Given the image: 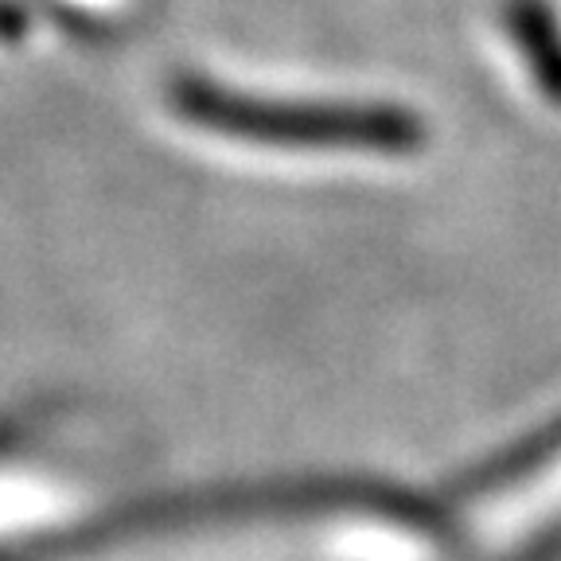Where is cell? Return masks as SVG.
<instances>
[{"instance_id": "obj_1", "label": "cell", "mask_w": 561, "mask_h": 561, "mask_svg": "<svg viewBox=\"0 0 561 561\" xmlns=\"http://www.w3.org/2000/svg\"><path fill=\"white\" fill-rule=\"evenodd\" d=\"M184 105L203 122H215L230 133H254V137H300V140H402V122L382 114H351V110H305V105H257L230 102L215 90H195Z\"/></svg>"}]
</instances>
